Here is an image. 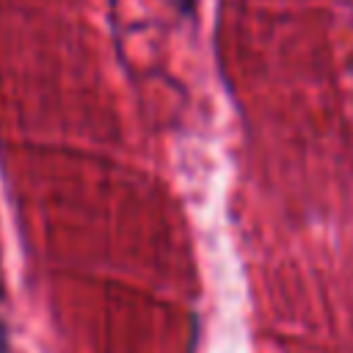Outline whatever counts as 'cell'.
Listing matches in <instances>:
<instances>
[{"mask_svg": "<svg viewBox=\"0 0 353 353\" xmlns=\"http://www.w3.org/2000/svg\"><path fill=\"white\" fill-rule=\"evenodd\" d=\"M3 276H0V303H3ZM0 353H8V328H6V323H3V317H0Z\"/></svg>", "mask_w": 353, "mask_h": 353, "instance_id": "1", "label": "cell"}, {"mask_svg": "<svg viewBox=\"0 0 353 353\" xmlns=\"http://www.w3.org/2000/svg\"><path fill=\"white\" fill-rule=\"evenodd\" d=\"M182 14H193V6H196V0H171Z\"/></svg>", "mask_w": 353, "mask_h": 353, "instance_id": "2", "label": "cell"}]
</instances>
